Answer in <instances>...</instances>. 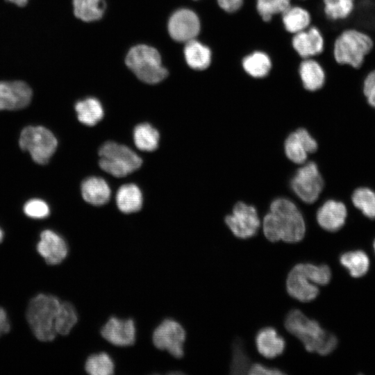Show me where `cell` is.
I'll return each mask as SVG.
<instances>
[{
    "label": "cell",
    "mask_w": 375,
    "mask_h": 375,
    "mask_svg": "<svg viewBox=\"0 0 375 375\" xmlns=\"http://www.w3.org/2000/svg\"><path fill=\"white\" fill-rule=\"evenodd\" d=\"M262 230L271 242L295 243L303 238L306 224L294 203L286 198H278L272 202L269 212L263 218Z\"/></svg>",
    "instance_id": "obj_1"
},
{
    "label": "cell",
    "mask_w": 375,
    "mask_h": 375,
    "mask_svg": "<svg viewBox=\"0 0 375 375\" xmlns=\"http://www.w3.org/2000/svg\"><path fill=\"white\" fill-rule=\"evenodd\" d=\"M284 324L287 331L297 338L309 352L328 355L338 344V339L333 334L323 329L316 320L308 318L298 309H292L288 313Z\"/></svg>",
    "instance_id": "obj_2"
},
{
    "label": "cell",
    "mask_w": 375,
    "mask_h": 375,
    "mask_svg": "<svg viewBox=\"0 0 375 375\" xmlns=\"http://www.w3.org/2000/svg\"><path fill=\"white\" fill-rule=\"evenodd\" d=\"M60 303L57 297L44 294H38L29 302L27 321L38 340L50 342L56 338L55 322Z\"/></svg>",
    "instance_id": "obj_3"
},
{
    "label": "cell",
    "mask_w": 375,
    "mask_h": 375,
    "mask_svg": "<svg viewBox=\"0 0 375 375\" xmlns=\"http://www.w3.org/2000/svg\"><path fill=\"white\" fill-rule=\"evenodd\" d=\"M126 64L140 80L149 84L162 81L168 74L159 52L145 44L132 47L126 55Z\"/></svg>",
    "instance_id": "obj_4"
},
{
    "label": "cell",
    "mask_w": 375,
    "mask_h": 375,
    "mask_svg": "<svg viewBox=\"0 0 375 375\" xmlns=\"http://www.w3.org/2000/svg\"><path fill=\"white\" fill-rule=\"evenodd\" d=\"M99 166L106 172L123 177L133 172L142 165V159L129 147L114 142L103 144L99 151Z\"/></svg>",
    "instance_id": "obj_5"
},
{
    "label": "cell",
    "mask_w": 375,
    "mask_h": 375,
    "mask_svg": "<svg viewBox=\"0 0 375 375\" xmlns=\"http://www.w3.org/2000/svg\"><path fill=\"white\" fill-rule=\"evenodd\" d=\"M372 47L373 42L367 35L356 30H347L335 41L334 58L339 64L358 68Z\"/></svg>",
    "instance_id": "obj_6"
},
{
    "label": "cell",
    "mask_w": 375,
    "mask_h": 375,
    "mask_svg": "<svg viewBox=\"0 0 375 375\" xmlns=\"http://www.w3.org/2000/svg\"><path fill=\"white\" fill-rule=\"evenodd\" d=\"M19 144L23 151L30 153L36 163L44 165L56 151L58 142L45 127L29 126L22 131Z\"/></svg>",
    "instance_id": "obj_7"
},
{
    "label": "cell",
    "mask_w": 375,
    "mask_h": 375,
    "mask_svg": "<svg viewBox=\"0 0 375 375\" xmlns=\"http://www.w3.org/2000/svg\"><path fill=\"white\" fill-rule=\"evenodd\" d=\"M290 185L303 202L314 203L324 187V181L316 163L310 161L301 167L292 177Z\"/></svg>",
    "instance_id": "obj_8"
},
{
    "label": "cell",
    "mask_w": 375,
    "mask_h": 375,
    "mask_svg": "<svg viewBox=\"0 0 375 375\" xmlns=\"http://www.w3.org/2000/svg\"><path fill=\"white\" fill-rule=\"evenodd\" d=\"M224 220L233 234L240 239L254 236L260 226L256 208L243 202L237 203Z\"/></svg>",
    "instance_id": "obj_9"
},
{
    "label": "cell",
    "mask_w": 375,
    "mask_h": 375,
    "mask_svg": "<svg viewBox=\"0 0 375 375\" xmlns=\"http://www.w3.org/2000/svg\"><path fill=\"white\" fill-rule=\"evenodd\" d=\"M288 293L301 302H309L319 294V288L314 283L310 263L296 265L289 272L286 280Z\"/></svg>",
    "instance_id": "obj_10"
},
{
    "label": "cell",
    "mask_w": 375,
    "mask_h": 375,
    "mask_svg": "<svg viewBox=\"0 0 375 375\" xmlns=\"http://www.w3.org/2000/svg\"><path fill=\"white\" fill-rule=\"evenodd\" d=\"M185 331L182 326L173 319L164 320L153 331V342L159 349L167 350L176 358L183 355Z\"/></svg>",
    "instance_id": "obj_11"
},
{
    "label": "cell",
    "mask_w": 375,
    "mask_h": 375,
    "mask_svg": "<svg viewBox=\"0 0 375 375\" xmlns=\"http://www.w3.org/2000/svg\"><path fill=\"white\" fill-rule=\"evenodd\" d=\"M200 29L198 15L188 8H181L174 12L168 22V31L171 38L180 42L195 39Z\"/></svg>",
    "instance_id": "obj_12"
},
{
    "label": "cell",
    "mask_w": 375,
    "mask_h": 375,
    "mask_svg": "<svg viewBox=\"0 0 375 375\" xmlns=\"http://www.w3.org/2000/svg\"><path fill=\"white\" fill-rule=\"evenodd\" d=\"M32 95L31 88L24 81H0V110L24 108L30 103Z\"/></svg>",
    "instance_id": "obj_13"
},
{
    "label": "cell",
    "mask_w": 375,
    "mask_h": 375,
    "mask_svg": "<svg viewBox=\"0 0 375 375\" xmlns=\"http://www.w3.org/2000/svg\"><path fill=\"white\" fill-rule=\"evenodd\" d=\"M284 148L289 160L296 164H303L308 153L316 151L317 143L307 130L301 128L288 136Z\"/></svg>",
    "instance_id": "obj_14"
},
{
    "label": "cell",
    "mask_w": 375,
    "mask_h": 375,
    "mask_svg": "<svg viewBox=\"0 0 375 375\" xmlns=\"http://www.w3.org/2000/svg\"><path fill=\"white\" fill-rule=\"evenodd\" d=\"M101 333L104 339L114 345L130 346L135 342V324L131 319L111 317L101 328Z\"/></svg>",
    "instance_id": "obj_15"
},
{
    "label": "cell",
    "mask_w": 375,
    "mask_h": 375,
    "mask_svg": "<svg viewBox=\"0 0 375 375\" xmlns=\"http://www.w3.org/2000/svg\"><path fill=\"white\" fill-rule=\"evenodd\" d=\"M37 250L49 265L60 263L68 253L67 245L64 239L51 230H45L41 233Z\"/></svg>",
    "instance_id": "obj_16"
},
{
    "label": "cell",
    "mask_w": 375,
    "mask_h": 375,
    "mask_svg": "<svg viewBox=\"0 0 375 375\" xmlns=\"http://www.w3.org/2000/svg\"><path fill=\"white\" fill-rule=\"evenodd\" d=\"M324 41L320 31L315 26L308 28L295 33L292 39V45L299 56L306 59L321 53Z\"/></svg>",
    "instance_id": "obj_17"
},
{
    "label": "cell",
    "mask_w": 375,
    "mask_h": 375,
    "mask_svg": "<svg viewBox=\"0 0 375 375\" xmlns=\"http://www.w3.org/2000/svg\"><path fill=\"white\" fill-rule=\"evenodd\" d=\"M347 208L344 203L335 200L326 201L317 210V221L319 225L328 231L340 229L346 219Z\"/></svg>",
    "instance_id": "obj_18"
},
{
    "label": "cell",
    "mask_w": 375,
    "mask_h": 375,
    "mask_svg": "<svg viewBox=\"0 0 375 375\" xmlns=\"http://www.w3.org/2000/svg\"><path fill=\"white\" fill-rule=\"evenodd\" d=\"M256 346L260 355L267 358H274L284 351L285 340L272 327L260 329L256 335Z\"/></svg>",
    "instance_id": "obj_19"
},
{
    "label": "cell",
    "mask_w": 375,
    "mask_h": 375,
    "mask_svg": "<svg viewBox=\"0 0 375 375\" xmlns=\"http://www.w3.org/2000/svg\"><path fill=\"white\" fill-rule=\"evenodd\" d=\"M110 187L106 181L99 177H89L81 184V194L83 199L94 206L106 203L110 199Z\"/></svg>",
    "instance_id": "obj_20"
},
{
    "label": "cell",
    "mask_w": 375,
    "mask_h": 375,
    "mask_svg": "<svg viewBox=\"0 0 375 375\" xmlns=\"http://www.w3.org/2000/svg\"><path fill=\"white\" fill-rule=\"evenodd\" d=\"M184 56L190 68L195 70H203L211 63L212 52L208 46L193 39L185 42Z\"/></svg>",
    "instance_id": "obj_21"
},
{
    "label": "cell",
    "mask_w": 375,
    "mask_h": 375,
    "mask_svg": "<svg viewBox=\"0 0 375 375\" xmlns=\"http://www.w3.org/2000/svg\"><path fill=\"white\" fill-rule=\"evenodd\" d=\"M303 86L309 91H316L322 88L325 82V73L321 65L316 60L306 58L299 68Z\"/></svg>",
    "instance_id": "obj_22"
},
{
    "label": "cell",
    "mask_w": 375,
    "mask_h": 375,
    "mask_svg": "<svg viewBox=\"0 0 375 375\" xmlns=\"http://www.w3.org/2000/svg\"><path fill=\"white\" fill-rule=\"evenodd\" d=\"M116 202L118 208L122 212L126 214L135 212L142 208V192L135 184L123 185L117 192Z\"/></svg>",
    "instance_id": "obj_23"
},
{
    "label": "cell",
    "mask_w": 375,
    "mask_h": 375,
    "mask_svg": "<svg viewBox=\"0 0 375 375\" xmlns=\"http://www.w3.org/2000/svg\"><path fill=\"white\" fill-rule=\"evenodd\" d=\"M242 66L244 72L251 77L261 78L268 75L272 63L268 54L256 51L242 59Z\"/></svg>",
    "instance_id": "obj_24"
},
{
    "label": "cell",
    "mask_w": 375,
    "mask_h": 375,
    "mask_svg": "<svg viewBox=\"0 0 375 375\" xmlns=\"http://www.w3.org/2000/svg\"><path fill=\"white\" fill-rule=\"evenodd\" d=\"M281 15L285 29L293 34L308 28L311 22L309 12L301 6H290Z\"/></svg>",
    "instance_id": "obj_25"
},
{
    "label": "cell",
    "mask_w": 375,
    "mask_h": 375,
    "mask_svg": "<svg viewBox=\"0 0 375 375\" xmlns=\"http://www.w3.org/2000/svg\"><path fill=\"white\" fill-rule=\"evenodd\" d=\"M78 119L86 126L96 125L103 117L100 101L93 97L78 101L75 105Z\"/></svg>",
    "instance_id": "obj_26"
},
{
    "label": "cell",
    "mask_w": 375,
    "mask_h": 375,
    "mask_svg": "<svg viewBox=\"0 0 375 375\" xmlns=\"http://www.w3.org/2000/svg\"><path fill=\"white\" fill-rule=\"evenodd\" d=\"M75 16L84 22L101 19L106 9L104 0H73Z\"/></svg>",
    "instance_id": "obj_27"
},
{
    "label": "cell",
    "mask_w": 375,
    "mask_h": 375,
    "mask_svg": "<svg viewBox=\"0 0 375 375\" xmlns=\"http://www.w3.org/2000/svg\"><path fill=\"white\" fill-rule=\"evenodd\" d=\"M159 133L151 124H140L133 131V140L138 149L144 151H152L157 149Z\"/></svg>",
    "instance_id": "obj_28"
},
{
    "label": "cell",
    "mask_w": 375,
    "mask_h": 375,
    "mask_svg": "<svg viewBox=\"0 0 375 375\" xmlns=\"http://www.w3.org/2000/svg\"><path fill=\"white\" fill-rule=\"evenodd\" d=\"M340 263L355 278L361 277L368 271L369 260L367 254L362 251H353L343 253Z\"/></svg>",
    "instance_id": "obj_29"
},
{
    "label": "cell",
    "mask_w": 375,
    "mask_h": 375,
    "mask_svg": "<svg viewBox=\"0 0 375 375\" xmlns=\"http://www.w3.org/2000/svg\"><path fill=\"white\" fill-rule=\"evenodd\" d=\"M77 320V313L72 304L68 302L61 303L55 322L57 334L62 335L69 334Z\"/></svg>",
    "instance_id": "obj_30"
},
{
    "label": "cell",
    "mask_w": 375,
    "mask_h": 375,
    "mask_svg": "<svg viewBox=\"0 0 375 375\" xmlns=\"http://www.w3.org/2000/svg\"><path fill=\"white\" fill-rule=\"evenodd\" d=\"M353 205L370 219H375V192L367 188L356 190L352 195Z\"/></svg>",
    "instance_id": "obj_31"
},
{
    "label": "cell",
    "mask_w": 375,
    "mask_h": 375,
    "mask_svg": "<svg viewBox=\"0 0 375 375\" xmlns=\"http://www.w3.org/2000/svg\"><path fill=\"white\" fill-rule=\"evenodd\" d=\"M85 368L91 375H110L114 372V363L106 353L90 356L86 360Z\"/></svg>",
    "instance_id": "obj_32"
},
{
    "label": "cell",
    "mask_w": 375,
    "mask_h": 375,
    "mask_svg": "<svg viewBox=\"0 0 375 375\" xmlns=\"http://www.w3.org/2000/svg\"><path fill=\"white\" fill-rule=\"evenodd\" d=\"M233 356L231 363V374H244L248 373L251 360L240 339H236L233 344Z\"/></svg>",
    "instance_id": "obj_33"
},
{
    "label": "cell",
    "mask_w": 375,
    "mask_h": 375,
    "mask_svg": "<svg viewBox=\"0 0 375 375\" xmlns=\"http://www.w3.org/2000/svg\"><path fill=\"white\" fill-rule=\"evenodd\" d=\"M326 16L332 20L347 18L353 9L354 0H323Z\"/></svg>",
    "instance_id": "obj_34"
},
{
    "label": "cell",
    "mask_w": 375,
    "mask_h": 375,
    "mask_svg": "<svg viewBox=\"0 0 375 375\" xmlns=\"http://www.w3.org/2000/svg\"><path fill=\"white\" fill-rule=\"evenodd\" d=\"M290 6V0H256V10L263 21L269 22Z\"/></svg>",
    "instance_id": "obj_35"
},
{
    "label": "cell",
    "mask_w": 375,
    "mask_h": 375,
    "mask_svg": "<svg viewBox=\"0 0 375 375\" xmlns=\"http://www.w3.org/2000/svg\"><path fill=\"white\" fill-rule=\"evenodd\" d=\"M24 213L31 218L43 219L49 215V207L47 203L38 199L27 201L24 206Z\"/></svg>",
    "instance_id": "obj_36"
},
{
    "label": "cell",
    "mask_w": 375,
    "mask_h": 375,
    "mask_svg": "<svg viewBox=\"0 0 375 375\" xmlns=\"http://www.w3.org/2000/svg\"><path fill=\"white\" fill-rule=\"evenodd\" d=\"M363 92L368 103L375 108V70L371 72L366 77Z\"/></svg>",
    "instance_id": "obj_37"
},
{
    "label": "cell",
    "mask_w": 375,
    "mask_h": 375,
    "mask_svg": "<svg viewBox=\"0 0 375 375\" xmlns=\"http://www.w3.org/2000/svg\"><path fill=\"white\" fill-rule=\"evenodd\" d=\"M249 374L251 375H280L285 373L276 368H272L262 365V364L256 363L251 365L249 371Z\"/></svg>",
    "instance_id": "obj_38"
},
{
    "label": "cell",
    "mask_w": 375,
    "mask_h": 375,
    "mask_svg": "<svg viewBox=\"0 0 375 375\" xmlns=\"http://www.w3.org/2000/svg\"><path fill=\"white\" fill-rule=\"evenodd\" d=\"M217 3L223 10L232 13L241 8L243 0H217Z\"/></svg>",
    "instance_id": "obj_39"
},
{
    "label": "cell",
    "mask_w": 375,
    "mask_h": 375,
    "mask_svg": "<svg viewBox=\"0 0 375 375\" xmlns=\"http://www.w3.org/2000/svg\"><path fill=\"white\" fill-rule=\"evenodd\" d=\"M10 328V326L6 312L2 308H0V337L8 333Z\"/></svg>",
    "instance_id": "obj_40"
},
{
    "label": "cell",
    "mask_w": 375,
    "mask_h": 375,
    "mask_svg": "<svg viewBox=\"0 0 375 375\" xmlns=\"http://www.w3.org/2000/svg\"><path fill=\"white\" fill-rule=\"evenodd\" d=\"M7 1L14 3L19 7L24 6L27 4L28 0H6Z\"/></svg>",
    "instance_id": "obj_41"
},
{
    "label": "cell",
    "mask_w": 375,
    "mask_h": 375,
    "mask_svg": "<svg viewBox=\"0 0 375 375\" xmlns=\"http://www.w3.org/2000/svg\"><path fill=\"white\" fill-rule=\"evenodd\" d=\"M3 237V233L2 230L0 228V242L2 241Z\"/></svg>",
    "instance_id": "obj_42"
},
{
    "label": "cell",
    "mask_w": 375,
    "mask_h": 375,
    "mask_svg": "<svg viewBox=\"0 0 375 375\" xmlns=\"http://www.w3.org/2000/svg\"><path fill=\"white\" fill-rule=\"evenodd\" d=\"M374 252H375V241L374 242Z\"/></svg>",
    "instance_id": "obj_43"
}]
</instances>
